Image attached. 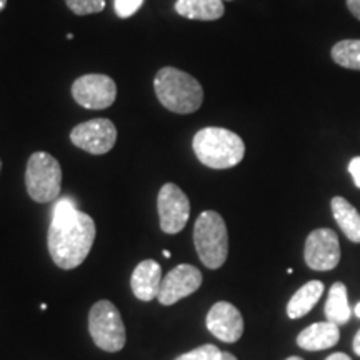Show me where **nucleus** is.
<instances>
[{
	"label": "nucleus",
	"mask_w": 360,
	"mask_h": 360,
	"mask_svg": "<svg viewBox=\"0 0 360 360\" xmlns=\"http://www.w3.org/2000/svg\"><path fill=\"white\" fill-rule=\"evenodd\" d=\"M96 222L89 214L80 212L70 199L58 200L52 210L47 233L49 254L57 267L70 270L87 259L96 240Z\"/></svg>",
	"instance_id": "1"
},
{
	"label": "nucleus",
	"mask_w": 360,
	"mask_h": 360,
	"mask_svg": "<svg viewBox=\"0 0 360 360\" xmlns=\"http://www.w3.org/2000/svg\"><path fill=\"white\" fill-rule=\"evenodd\" d=\"M154 89L159 102L174 114H193L204 102V89L199 80L175 67H164L157 72Z\"/></svg>",
	"instance_id": "2"
},
{
	"label": "nucleus",
	"mask_w": 360,
	"mask_h": 360,
	"mask_svg": "<svg viewBox=\"0 0 360 360\" xmlns=\"http://www.w3.org/2000/svg\"><path fill=\"white\" fill-rule=\"evenodd\" d=\"M193 152L205 167L232 169L245 155V143L236 132L222 127H205L193 135Z\"/></svg>",
	"instance_id": "3"
},
{
	"label": "nucleus",
	"mask_w": 360,
	"mask_h": 360,
	"mask_svg": "<svg viewBox=\"0 0 360 360\" xmlns=\"http://www.w3.org/2000/svg\"><path fill=\"white\" fill-rule=\"evenodd\" d=\"M193 244L205 267H222L229 255V233L222 215L214 210L202 212L193 225Z\"/></svg>",
	"instance_id": "4"
},
{
	"label": "nucleus",
	"mask_w": 360,
	"mask_h": 360,
	"mask_svg": "<svg viewBox=\"0 0 360 360\" xmlns=\"http://www.w3.org/2000/svg\"><path fill=\"white\" fill-rule=\"evenodd\" d=\"M25 187L30 199L37 204L56 200L62 188V169L56 157L47 152L30 155L25 169Z\"/></svg>",
	"instance_id": "5"
},
{
	"label": "nucleus",
	"mask_w": 360,
	"mask_h": 360,
	"mask_svg": "<svg viewBox=\"0 0 360 360\" xmlns=\"http://www.w3.org/2000/svg\"><path fill=\"white\" fill-rule=\"evenodd\" d=\"M89 332L94 344L105 352H120L125 347V326L119 309L110 300H98L89 312Z\"/></svg>",
	"instance_id": "6"
},
{
	"label": "nucleus",
	"mask_w": 360,
	"mask_h": 360,
	"mask_svg": "<svg viewBox=\"0 0 360 360\" xmlns=\"http://www.w3.org/2000/svg\"><path fill=\"white\" fill-rule=\"evenodd\" d=\"M72 97L85 109H109L117 98V85L109 75L87 74L72 84Z\"/></svg>",
	"instance_id": "7"
},
{
	"label": "nucleus",
	"mask_w": 360,
	"mask_h": 360,
	"mask_svg": "<svg viewBox=\"0 0 360 360\" xmlns=\"http://www.w3.org/2000/svg\"><path fill=\"white\" fill-rule=\"evenodd\" d=\"M157 209H159L160 229L165 233H179L187 225L191 215V200L175 184L162 186L157 197Z\"/></svg>",
	"instance_id": "8"
},
{
	"label": "nucleus",
	"mask_w": 360,
	"mask_h": 360,
	"mask_svg": "<svg viewBox=\"0 0 360 360\" xmlns=\"http://www.w3.org/2000/svg\"><path fill=\"white\" fill-rule=\"evenodd\" d=\"M70 141L75 147L92 155H103L114 148L117 129L109 119H92L75 125L70 132Z\"/></svg>",
	"instance_id": "9"
},
{
	"label": "nucleus",
	"mask_w": 360,
	"mask_h": 360,
	"mask_svg": "<svg viewBox=\"0 0 360 360\" xmlns=\"http://www.w3.org/2000/svg\"><path fill=\"white\" fill-rule=\"evenodd\" d=\"M305 264L312 270L335 269L340 262V244L337 233L332 229H317L310 232L304 249Z\"/></svg>",
	"instance_id": "10"
},
{
	"label": "nucleus",
	"mask_w": 360,
	"mask_h": 360,
	"mask_svg": "<svg viewBox=\"0 0 360 360\" xmlns=\"http://www.w3.org/2000/svg\"><path fill=\"white\" fill-rule=\"evenodd\" d=\"M202 285V272L197 267L182 264L174 267L162 278L159 290V302L162 305H174L180 299L192 295Z\"/></svg>",
	"instance_id": "11"
},
{
	"label": "nucleus",
	"mask_w": 360,
	"mask_h": 360,
	"mask_svg": "<svg viewBox=\"0 0 360 360\" xmlns=\"http://www.w3.org/2000/svg\"><path fill=\"white\" fill-rule=\"evenodd\" d=\"M205 323L210 334L225 344H233L244 334V319L231 302L214 304L207 314Z\"/></svg>",
	"instance_id": "12"
},
{
	"label": "nucleus",
	"mask_w": 360,
	"mask_h": 360,
	"mask_svg": "<svg viewBox=\"0 0 360 360\" xmlns=\"http://www.w3.org/2000/svg\"><path fill=\"white\" fill-rule=\"evenodd\" d=\"M162 283V269L155 260L147 259L142 260L137 267L134 269L132 277H130V289L139 300L150 302L155 297H159Z\"/></svg>",
	"instance_id": "13"
},
{
	"label": "nucleus",
	"mask_w": 360,
	"mask_h": 360,
	"mask_svg": "<svg viewBox=\"0 0 360 360\" xmlns=\"http://www.w3.org/2000/svg\"><path fill=\"white\" fill-rule=\"evenodd\" d=\"M340 339L339 326L332 322H317L304 328L297 335V345L304 350L317 352V350H326L334 347Z\"/></svg>",
	"instance_id": "14"
},
{
	"label": "nucleus",
	"mask_w": 360,
	"mask_h": 360,
	"mask_svg": "<svg viewBox=\"0 0 360 360\" xmlns=\"http://www.w3.org/2000/svg\"><path fill=\"white\" fill-rule=\"evenodd\" d=\"M175 12L191 20H217L224 17L222 0H177Z\"/></svg>",
	"instance_id": "15"
},
{
	"label": "nucleus",
	"mask_w": 360,
	"mask_h": 360,
	"mask_svg": "<svg viewBox=\"0 0 360 360\" xmlns=\"http://www.w3.org/2000/svg\"><path fill=\"white\" fill-rule=\"evenodd\" d=\"M332 214H334L335 222L339 224L340 231L350 242L360 244V214L357 209L345 200L344 197H334L330 202Z\"/></svg>",
	"instance_id": "16"
},
{
	"label": "nucleus",
	"mask_w": 360,
	"mask_h": 360,
	"mask_svg": "<svg viewBox=\"0 0 360 360\" xmlns=\"http://www.w3.org/2000/svg\"><path fill=\"white\" fill-rule=\"evenodd\" d=\"M323 294V283L319 281H310L305 285L300 287L299 290L292 295V299L287 304V315L295 321V319L304 317L310 310L315 307V304L321 300Z\"/></svg>",
	"instance_id": "17"
},
{
	"label": "nucleus",
	"mask_w": 360,
	"mask_h": 360,
	"mask_svg": "<svg viewBox=\"0 0 360 360\" xmlns=\"http://www.w3.org/2000/svg\"><path fill=\"white\" fill-rule=\"evenodd\" d=\"M323 312H326V317L328 322L335 323V326L339 327L350 321L352 309L349 307L347 287H345V283L335 282L334 285L330 287Z\"/></svg>",
	"instance_id": "18"
},
{
	"label": "nucleus",
	"mask_w": 360,
	"mask_h": 360,
	"mask_svg": "<svg viewBox=\"0 0 360 360\" xmlns=\"http://www.w3.org/2000/svg\"><path fill=\"white\" fill-rule=\"evenodd\" d=\"M332 58L337 65L350 70H360V39H347L332 47Z\"/></svg>",
	"instance_id": "19"
},
{
	"label": "nucleus",
	"mask_w": 360,
	"mask_h": 360,
	"mask_svg": "<svg viewBox=\"0 0 360 360\" xmlns=\"http://www.w3.org/2000/svg\"><path fill=\"white\" fill-rule=\"evenodd\" d=\"M65 4L75 15L98 13L105 8V0H65Z\"/></svg>",
	"instance_id": "20"
},
{
	"label": "nucleus",
	"mask_w": 360,
	"mask_h": 360,
	"mask_svg": "<svg viewBox=\"0 0 360 360\" xmlns=\"http://www.w3.org/2000/svg\"><path fill=\"white\" fill-rule=\"evenodd\" d=\"M219 347H215L214 344H205L200 345V347L191 350V352H186L182 355H179L175 360H215L220 355Z\"/></svg>",
	"instance_id": "21"
},
{
	"label": "nucleus",
	"mask_w": 360,
	"mask_h": 360,
	"mask_svg": "<svg viewBox=\"0 0 360 360\" xmlns=\"http://www.w3.org/2000/svg\"><path fill=\"white\" fill-rule=\"evenodd\" d=\"M142 4L143 0H115L114 8L120 19H129L142 7Z\"/></svg>",
	"instance_id": "22"
},
{
	"label": "nucleus",
	"mask_w": 360,
	"mask_h": 360,
	"mask_svg": "<svg viewBox=\"0 0 360 360\" xmlns=\"http://www.w3.org/2000/svg\"><path fill=\"white\" fill-rule=\"evenodd\" d=\"M349 174L352 175L355 187L360 188V157H354L349 164Z\"/></svg>",
	"instance_id": "23"
},
{
	"label": "nucleus",
	"mask_w": 360,
	"mask_h": 360,
	"mask_svg": "<svg viewBox=\"0 0 360 360\" xmlns=\"http://www.w3.org/2000/svg\"><path fill=\"white\" fill-rule=\"evenodd\" d=\"M347 2V7L355 19L360 20V0H345Z\"/></svg>",
	"instance_id": "24"
},
{
	"label": "nucleus",
	"mask_w": 360,
	"mask_h": 360,
	"mask_svg": "<svg viewBox=\"0 0 360 360\" xmlns=\"http://www.w3.org/2000/svg\"><path fill=\"white\" fill-rule=\"evenodd\" d=\"M326 360H352V359H350L349 355L344 354V352H335V354L328 355Z\"/></svg>",
	"instance_id": "25"
},
{
	"label": "nucleus",
	"mask_w": 360,
	"mask_h": 360,
	"mask_svg": "<svg viewBox=\"0 0 360 360\" xmlns=\"http://www.w3.org/2000/svg\"><path fill=\"white\" fill-rule=\"evenodd\" d=\"M352 349H354L355 355H359V357H360V330H359L357 334H355V337H354V345H352Z\"/></svg>",
	"instance_id": "26"
},
{
	"label": "nucleus",
	"mask_w": 360,
	"mask_h": 360,
	"mask_svg": "<svg viewBox=\"0 0 360 360\" xmlns=\"http://www.w3.org/2000/svg\"><path fill=\"white\" fill-rule=\"evenodd\" d=\"M215 360H237V357L231 352H220V355Z\"/></svg>",
	"instance_id": "27"
},
{
	"label": "nucleus",
	"mask_w": 360,
	"mask_h": 360,
	"mask_svg": "<svg viewBox=\"0 0 360 360\" xmlns=\"http://www.w3.org/2000/svg\"><path fill=\"white\" fill-rule=\"evenodd\" d=\"M354 312H355V315H357V317L360 319V302L355 305V309H354Z\"/></svg>",
	"instance_id": "28"
},
{
	"label": "nucleus",
	"mask_w": 360,
	"mask_h": 360,
	"mask_svg": "<svg viewBox=\"0 0 360 360\" xmlns=\"http://www.w3.org/2000/svg\"><path fill=\"white\" fill-rule=\"evenodd\" d=\"M6 6H7V0H0V12H2L4 8H6Z\"/></svg>",
	"instance_id": "29"
},
{
	"label": "nucleus",
	"mask_w": 360,
	"mask_h": 360,
	"mask_svg": "<svg viewBox=\"0 0 360 360\" xmlns=\"http://www.w3.org/2000/svg\"><path fill=\"white\" fill-rule=\"evenodd\" d=\"M162 254H164V257H165V259H170V255H172V254H170L169 250H164V252H162Z\"/></svg>",
	"instance_id": "30"
},
{
	"label": "nucleus",
	"mask_w": 360,
	"mask_h": 360,
	"mask_svg": "<svg viewBox=\"0 0 360 360\" xmlns=\"http://www.w3.org/2000/svg\"><path fill=\"white\" fill-rule=\"evenodd\" d=\"M285 360H304V359L297 357V355H292V357H289V359H285Z\"/></svg>",
	"instance_id": "31"
},
{
	"label": "nucleus",
	"mask_w": 360,
	"mask_h": 360,
	"mask_svg": "<svg viewBox=\"0 0 360 360\" xmlns=\"http://www.w3.org/2000/svg\"><path fill=\"white\" fill-rule=\"evenodd\" d=\"M0 170H2V160H0Z\"/></svg>",
	"instance_id": "32"
}]
</instances>
